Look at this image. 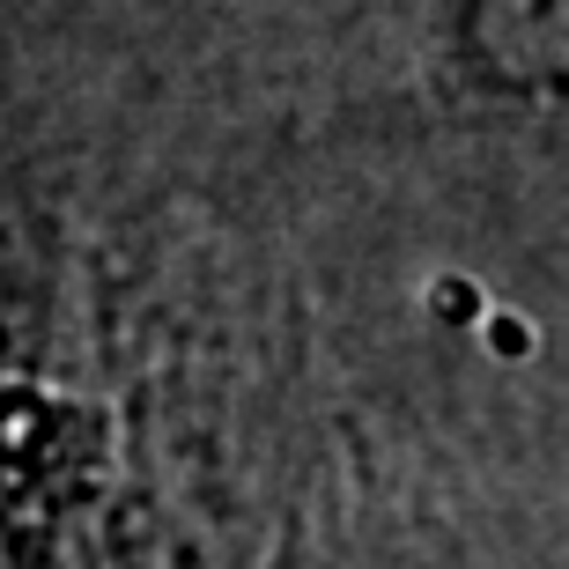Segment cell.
Instances as JSON below:
<instances>
[{
  "label": "cell",
  "instance_id": "obj_1",
  "mask_svg": "<svg viewBox=\"0 0 569 569\" xmlns=\"http://www.w3.org/2000/svg\"><path fill=\"white\" fill-rule=\"evenodd\" d=\"M451 67L503 104L569 97V0H459Z\"/></svg>",
  "mask_w": 569,
  "mask_h": 569
}]
</instances>
